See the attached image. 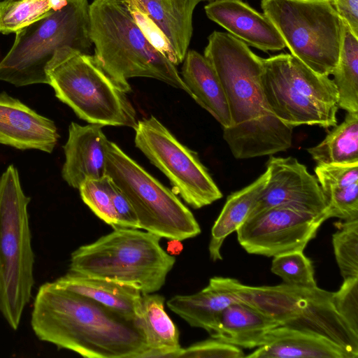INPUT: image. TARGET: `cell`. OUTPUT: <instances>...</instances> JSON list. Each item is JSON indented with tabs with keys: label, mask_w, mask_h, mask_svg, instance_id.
Instances as JSON below:
<instances>
[{
	"label": "cell",
	"mask_w": 358,
	"mask_h": 358,
	"mask_svg": "<svg viewBox=\"0 0 358 358\" xmlns=\"http://www.w3.org/2000/svg\"><path fill=\"white\" fill-rule=\"evenodd\" d=\"M31 326L41 341L87 358H140L147 349L136 320L54 282L38 289Z\"/></svg>",
	"instance_id": "1"
},
{
	"label": "cell",
	"mask_w": 358,
	"mask_h": 358,
	"mask_svg": "<svg viewBox=\"0 0 358 358\" xmlns=\"http://www.w3.org/2000/svg\"><path fill=\"white\" fill-rule=\"evenodd\" d=\"M161 238L140 229L115 227L73 251L69 271L133 286L142 294L154 293L176 262L162 248Z\"/></svg>",
	"instance_id": "2"
},
{
	"label": "cell",
	"mask_w": 358,
	"mask_h": 358,
	"mask_svg": "<svg viewBox=\"0 0 358 358\" xmlns=\"http://www.w3.org/2000/svg\"><path fill=\"white\" fill-rule=\"evenodd\" d=\"M90 13L94 57L115 80L129 85L130 78H151L189 94L176 65L147 40L121 1L94 0Z\"/></svg>",
	"instance_id": "3"
},
{
	"label": "cell",
	"mask_w": 358,
	"mask_h": 358,
	"mask_svg": "<svg viewBox=\"0 0 358 358\" xmlns=\"http://www.w3.org/2000/svg\"><path fill=\"white\" fill-rule=\"evenodd\" d=\"M92 44L87 0H67L62 8L15 32L13 46L0 61V80L16 87L48 84L47 69L58 51L89 54Z\"/></svg>",
	"instance_id": "4"
},
{
	"label": "cell",
	"mask_w": 358,
	"mask_h": 358,
	"mask_svg": "<svg viewBox=\"0 0 358 358\" xmlns=\"http://www.w3.org/2000/svg\"><path fill=\"white\" fill-rule=\"evenodd\" d=\"M47 75L55 96L79 118L90 124L136 128V112L127 96L130 85L110 76L94 55L59 50Z\"/></svg>",
	"instance_id": "5"
},
{
	"label": "cell",
	"mask_w": 358,
	"mask_h": 358,
	"mask_svg": "<svg viewBox=\"0 0 358 358\" xmlns=\"http://www.w3.org/2000/svg\"><path fill=\"white\" fill-rule=\"evenodd\" d=\"M19 173L10 164L0 177V313L19 327L34 284L28 205Z\"/></svg>",
	"instance_id": "6"
},
{
	"label": "cell",
	"mask_w": 358,
	"mask_h": 358,
	"mask_svg": "<svg viewBox=\"0 0 358 358\" xmlns=\"http://www.w3.org/2000/svg\"><path fill=\"white\" fill-rule=\"evenodd\" d=\"M262 90L269 110L285 124H337L338 95L333 80L318 74L290 54L262 59Z\"/></svg>",
	"instance_id": "7"
},
{
	"label": "cell",
	"mask_w": 358,
	"mask_h": 358,
	"mask_svg": "<svg viewBox=\"0 0 358 358\" xmlns=\"http://www.w3.org/2000/svg\"><path fill=\"white\" fill-rule=\"evenodd\" d=\"M232 287L238 298L276 320L280 325L324 337L352 358L358 357V335L338 314L333 292L317 286L300 287L281 284L253 287L236 279Z\"/></svg>",
	"instance_id": "8"
},
{
	"label": "cell",
	"mask_w": 358,
	"mask_h": 358,
	"mask_svg": "<svg viewBox=\"0 0 358 358\" xmlns=\"http://www.w3.org/2000/svg\"><path fill=\"white\" fill-rule=\"evenodd\" d=\"M261 8L291 55L318 74L332 75L343 21L330 0H262Z\"/></svg>",
	"instance_id": "9"
},
{
	"label": "cell",
	"mask_w": 358,
	"mask_h": 358,
	"mask_svg": "<svg viewBox=\"0 0 358 358\" xmlns=\"http://www.w3.org/2000/svg\"><path fill=\"white\" fill-rule=\"evenodd\" d=\"M131 203L139 229L161 238L183 241L201 228L190 210L115 143L106 148V171Z\"/></svg>",
	"instance_id": "10"
},
{
	"label": "cell",
	"mask_w": 358,
	"mask_h": 358,
	"mask_svg": "<svg viewBox=\"0 0 358 358\" xmlns=\"http://www.w3.org/2000/svg\"><path fill=\"white\" fill-rule=\"evenodd\" d=\"M134 131L136 147L168 178L188 205L198 209L222 197L197 153L181 143L155 117L138 120Z\"/></svg>",
	"instance_id": "11"
},
{
	"label": "cell",
	"mask_w": 358,
	"mask_h": 358,
	"mask_svg": "<svg viewBox=\"0 0 358 358\" xmlns=\"http://www.w3.org/2000/svg\"><path fill=\"white\" fill-rule=\"evenodd\" d=\"M208 39L203 56L222 84L232 126L273 114L262 90L263 58L229 33L214 31Z\"/></svg>",
	"instance_id": "12"
},
{
	"label": "cell",
	"mask_w": 358,
	"mask_h": 358,
	"mask_svg": "<svg viewBox=\"0 0 358 358\" xmlns=\"http://www.w3.org/2000/svg\"><path fill=\"white\" fill-rule=\"evenodd\" d=\"M327 219L326 215L277 206L250 216L236 231L248 253L274 257L303 251Z\"/></svg>",
	"instance_id": "13"
},
{
	"label": "cell",
	"mask_w": 358,
	"mask_h": 358,
	"mask_svg": "<svg viewBox=\"0 0 358 358\" xmlns=\"http://www.w3.org/2000/svg\"><path fill=\"white\" fill-rule=\"evenodd\" d=\"M266 171L267 183L250 216L271 207L287 206L329 218L318 180L305 165L292 157H271Z\"/></svg>",
	"instance_id": "14"
},
{
	"label": "cell",
	"mask_w": 358,
	"mask_h": 358,
	"mask_svg": "<svg viewBox=\"0 0 358 358\" xmlns=\"http://www.w3.org/2000/svg\"><path fill=\"white\" fill-rule=\"evenodd\" d=\"M59 137L52 120L6 92L0 93V144L51 153Z\"/></svg>",
	"instance_id": "15"
},
{
	"label": "cell",
	"mask_w": 358,
	"mask_h": 358,
	"mask_svg": "<svg viewBox=\"0 0 358 358\" xmlns=\"http://www.w3.org/2000/svg\"><path fill=\"white\" fill-rule=\"evenodd\" d=\"M205 11L209 19L247 45L264 52L286 47L271 20L241 0H214Z\"/></svg>",
	"instance_id": "16"
},
{
	"label": "cell",
	"mask_w": 358,
	"mask_h": 358,
	"mask_svg": "<svg viewBox=\"0 0 358 358\" xmlns=\"http://www.w3.org/2000/svg\"><path fill=\"white\" fill-rule=\"evenodd\" d=\"M102 127L96 124H70L68 139L64 145L65 162L62 169V176L69 186L78 189L85 180L106 175L109 141Z\"/></svg>",
	"instance_id": "17"
},
{
	"label": "cell",
	"mask_w": 358,
	"mask_h": 358,
	"mask_svg": "<svg viewBox=\"0 0 358 358\" xmlns=\"http://www.w3.org/2000/svg\"><path fill=\"white\" fill-rule=\"evenodd\" d=\"M293 127L274 115L223 128V138L238 159L271 155L292 145Z\"/></svg>",
	"instance_id": "18"
},
{
	"label": "cell",
	"mask_w": 358,
	"mask_h": 358,
	"mask_svg": "<svg viewBox=\"0 0 358 358\" xmlns=\"http://www.w3.org/2000/svg\"><path fill=\"white\" fill-rule=\"evenodd\" d=\"M238 301L241 299L234 291L232 278L213 277L199 292L174 296L166 305L191 327L204 329L210 334L222 311Z\"/></svg>",
	"instance_id": "19"
},
{
	"label": "cell",
	"mask_w": 358,
	"mask_h": 358,
	"mask_svg": "<svg viewBox=\"0 0 358 358\" xmlns=\"http://www.w3.org/2000/svg\"><path fill=\"white\" fill-rule=\"evenodd\" d=\"M249 358H352L337 344L308 332L280 325Z\"/></svg>",
	"instance_id": "20"
},
{
	"label": "cell",
	"mask_w": 358,
	"mask_h": 358,
	"mask_svg": "<svg viewBox=\"0 0 358 358\" xmlns=\"http://www.w3.org/2000/svg\"><path fill=\"white\" fill-rule=\"evenodd\" d=\"M147 15L162 31L176 55L183 62L192 35V15L202 0H120Z\"/></svg>",
	"instance_id": "21"
},
{
	"label": "cell",
	"mask_w": 358,
	"mask_h": 358,
	"mask_svg": "<svg viewBox=\"0 0 358 358\" xmlns=\"http://www.w3.org/2000/svg\"><path fill=\"white\" fill-rule=\"evenodd\" d=\"M280 325L263 311L241 300L222 311L210 334L239 348H253L262 345L268 334Z\"/></svg>",
	"instance_id": "22"
},
{
	"label": "cell",
	"mask_w": 358,
	"mask_h": 358,
	"mask_svg": "<svg viewBox=\"0 0 358 358\" xmlns=\"http://www.w3.org/2000/svg\"><path fill=\"white\" fill-rule=\"evenodd\" d=\"M185 85L194 101L222 126H232L227 97L222 84L206 58L195 50L187 52L182 67Z\"/></svg>",
	"instance_id": "23"
},
{
	"label": "cell",
	"mask_w": 358,
	"mask_h": 358,
	"mask_svg": "<svg viewBox=\"0 0 358 358\" xmlns=\"http://www.w3.org/2000/svg\"><path fill=\"white\" fill-rule=\"evenodd\" d=\"M165 299L157 294H142L136 321L143 331L147 349L140 358H179V331L164 309Z\"/></svg>",
	"instance_id": "24"
},
{
	"label": "cell",
	"mask_w": 358,
	"mask_h": 358,
	"mask_svg": "<svg viewBox=\"0 0 358 358\" xmlns=\"http://www.w3.org/2000/svg\"><path fill=\"white\" fill-rule=\"evenodd\" d=\"M54 282L61 288L93 299L129 320H136L142 294L133 286L70 271Z\"/></svg>",
	"instance_id": "25"
},
{
	"label": "cell",
	"mask_w": 358,
	"mask_h": 358,
	"mask_svg": "<svg viewBox=\"0 0 358 358\" xmlns=\"http://www.w3.org/2000/svg\"><path fill=\"white\" fill-rule=\"evenodd\" d=\"M315 172L327 201L329 218L358 219V162L317 165Z\"/></svg>",
	"instance_id": "26"
},
{
	"label": "cell",
	"mask_w": 358,
	"mask_h": 358,
	"mask_svg": "<svg viewBox=\"0 0 358 358\" xmlns=\"http://www.w3.org/2000/svg\"><path fill=\"white\" fill-rule=\"evenodd\" d=\"M268 177L266 170L251 184L227 197L211 229L208 250L213 261L222 259L220 250L224 240L248 218L267 183Z\"/></svg>",
	"instance_id": "27"
},
{
	"label": "cell",
	"mask_w": 358,
	"mask_h": 358,
	"mask_svg": "<svg viewBox=\"0 0 358 358\" xmlns=\"http://www.w3.org/2000/svg\"><path fill=\"white\" fill-rule=\"evenodd\" d=\"M307 151L317 165L357 163L358 113H347L342 123Z\"/></svg>",
	"instance_id": "28"
},
{
	"label": "cell",
	"mask_w": 358,
	"mask_h": 358,
	"mask_svg": "<svg viewBox=\"0 0 358 358\" xmlns=\"http://www.w3.org/2000/svg\"><path fill=\"white\" fill-rule=\"evenodd\" d=\"M332 75L338 107L347 113H358V38L343 22L339 57Z\"/></svg>",
	"instance_id": "29"
},
{
	"label": "cell",
	"mask_w": 358,
	"mask_h": 358,
	"mask_svg": "<svg viewBox=\"0 0 358 358\" xmlns=\"http://www.w3.org/2000/svg\"><path fill=\"white\" fill-rule=\"evenodd\" d=\"M54 10L50 0L0 1V33H15Z\"/></svg>",
	"instance_id": "30"
},
{
	"label": "cell",
	"mask_w": 358,
	"mask_h": 358,
	"mask_svg": "<svg viewBox=\"0 0 358 358\" xmlns=\"http://www.w3.org/2000/svg\"><path fill=\"white\" fill-rule=\"evenodd\" d=\"M115 185L113 179L106 174L99 178L85 180L78 188L83 202L99 219L113 229L120 227L113 203Z\"/></svg>",
	"instance_id": "31"
},
{
	"label": "cell",
	"mask_w": 358,
	"mask_h": 358,
	"mask_svg": "<svg viewBox=\"0 0 358 358\" xmlns=\"http://www.w3.org/2000/svg\"><path fill=\"white\" fill-rule=\"evenodd\" d=\"M335 226L332 245L343 279L358 278V219L341 220Z\"/></svg>",
	"instance_id": "32"
},
{
	"label": "cell",
	"mask_w": 358,
	"mask_h": 358,
	"mask_svg": "<svg viewBox=\"0 0 358 358\" xmlns=\"http://www.w3.org/2000/svg\"><path fill=\"white\" fill-rule=\"evenodd\" d=\"M271 271L290 286L312 287L317 286L312 262L303 251H294L274 257Z\"/></svg>",
	"instance_id": "33"
},
{
	"label": "cell",
	"mask_w": 358,
	"mask_h": 358,
	"mask_svg": "<svg viewBox=\"0 0 358 358\" xmlns=\"http://www.w3.org/2000/svg\"><path fill=\"white\" fill-rule=\"evenodd\" d=\"M336 310L358 335V278L345 279L340 289L333 292Z\"/></svg>",
	"instance_id": "34"
},
{
	"label": "cell",
	"mask_w": 358,
	"mask_h": 358,
	"mask_svg": "<svg viewBox=\"0 0 358 358\" xmlns=\"http://www.w3.org/2000/svg\"><path fill=\"white\" fill-rule=\"evenodd\" d=\"M241 348L212 338L182 348L179 358H242Z\"/></svg>",
	"instance_id": "35"
},
{
	"label": "cell",
	"mask_w": 358,
	"mask_h": 358,
	"mask_svg": "<svg viewBox=\"0 0 358 358\" xmlns=\"http://www.w3.org/2000/svg\"><path fill=\"white\" fill-rule=\"evenodd\" d=\"M125 6L151 45L162 52L171 63L178 65L176 55L170 43L156 24L147 15L136 8Z\"/></svg>",
	"instance_id": "36"
},
{
	"label": "cell",
	"mask_w": 358,
	"mask_h": 358,
	"mask_svg": "<svg viewBox=\"0 0 358 358\" xmlns=\"http://www.w3.org/2000/svg\"><path fill=\"white\" fill-rule=\"evenodd\" d=\"M341 20L358 38V0H330Z\"/></svg>",
	"instance_id": "37"
},
{
	"label": "cell",
	"mask_w": 358,
	"mask_h": 358,
	"mask_svg": "<svg viewBox=\"0 0 358 358\" xmlns=\"http://www.w3.org/2000/svg\"><path fill=\"white\" fill-rule=\"evenodd\" d=\"M182 248V243L180 240L170 239L167 243V252L173 256L179 255Z\"/></svg>",
	"instance_id": "38"
},
{
	"label": "cell",
	"mask_w": 358,
	"mask_h": 358,
	"mask_svg": "<svg viewBox=\"0 0 358 358\" xmlns=\"http://www.w3.org/2000/svg\"><path fill=\"white\" fill-rule=\"evenodd\" d=\"M15 1H17V0H15Z\"/></svg>",
	"instance_id": "39"
},
{
	"label": "cell",
	"mask_w": 358,
	"mask_h": 358,
	"mask_svg": "<svg viewBox=\"0 0 358 358\" xmlns=\"http://www.w3.org/2000/svg\"><path fill=\"white\" fill-rule=\"evenodd\" d=\"M203 1V0H202Z\"/></svg>",
	"instance_id": "40"
}]
</instances>
